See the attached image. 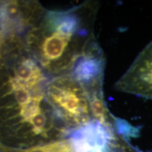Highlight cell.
I'll use <instances>...</instances> for the list:
<instances>
[{"instance_id":"6da1fadb","label":"cell","mask_w":152,"mask_h":152,"mask_svg":"<svg viewBox=\"0 0 152 152\" xmlns=\"http://www.w3.org/2000/svg\"><path fill=\"white\" fill-rule=\"evenodd\" d=\"M0 67V146L26 149L68 138L72 131L47 96L49 77L20 39H9Z\"/></svg>"},{"instance_id":"7a4b0ae2","label":"cell","mask_w":152,"mask_h":152,"mask_svg":"<svg viewBox=\"0 0 152 152\" xmlns=\"http://www.w3.org/2000/svg\"><path fill=\"white\" fill-rule=\"evenodd\" d=\"M90 8L46 11L25 34L26 49L45 73L70 74L77 58L94 39L90 30Z\"/></svg>"},{"instance_id":"3957f363","label":"cell","mask_w":152,"mask_h":152,"mask_svg":"<svg viewBox=\"0 0 152 152\" xmlns=\"http://www.w3.org/2000/svg\"><path fill=\"white\" fill-rule=\"evenodd\" d=\"M47 96L57 115L72 132L94 120L86 91L70 74L50 80Z\"/></svg>"},{"instance_id":"277c9868","label":"cell","mask_w":152,"mask_h":152,"mask_svg":"<svg viewBox=\"0 0 152 152\" xmlns=\"http://www.w3.org/2000/svg\"><path fill=\"white\" fill-rule=\"evenodd\" d=\"M45 11L37 1H9L0 3V28L7 38L26 34Z\"/></svg>"},{"instance_id":"5b68a950","label":"cell","mask_w":152,"mask_h":152,"mask_svg":"<svg viewBox=\"0 0 152 152\" xmlns=\"http://www.w3.org/2000/svg\"><path fill=\"white\" fill-rule=\"evenodd\" d=\"M114 87L120 92L152 100V41L139 54Z\"/></svg>"},{"instance_id":"8992f818","label":"cell","mask_w":152,"mask_h":152,"mask_svg":"<svg viewBox=\"0 0 152 152\" xmlns=\"http://www.w3.org/2000/svg\"><path fill=\"white\" fill-rule=\"evenodd\" d=\"M104 66L103 54L94 39L76 61L70 75L84 87L87 93L102 90Z\"/></svg>"},{"instance_id":"52a82bcc","label":"cell","mask_w":152,"mask_h":152,"mask_svg":"<svg viewBox=\"0 0 152 152\" xmlns=\"http://www.w3.org/2000/svg\"><path fill=\"white\" fill-rule=\"evenodd\" d=\"M71 140H72V139H71ZM64 152H79L77 150V149H76V147H75V144H74V142L73 141V140H72L71 145L70 146V147H68L67 149H66Z\"/></svg>"}]
</instances>
